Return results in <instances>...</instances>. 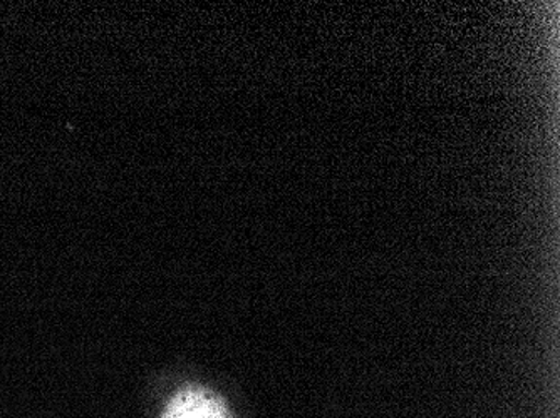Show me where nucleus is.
Masks as SVG:
<instances>
[{"label": "nucleus", "mask_w": 560, "mask_h": 418, "mask_svg": "<svg viewBox=\"0 0 560 418\" xmlns=\"http://www.w3.org/2000/svg\"><path fill=\"white\" fill-rule=\"evenodd\" d=\"M159 418H235V415L215 390L187 383L166 398Z\"/></svg>", "instance_id": "obj_1"}]
</instances>
